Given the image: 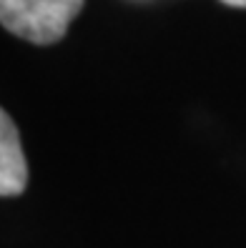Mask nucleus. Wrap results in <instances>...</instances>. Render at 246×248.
Masks as SVG:
<instances>
[{
	"mask_svg": "<svg viewBox=\"0 0 246 248\" xmlns=\"http://www.w3.org/2000/svg\"><path fill=\"white\" fill-rule=\"evenodd\" d=\"M221 3H226L231 8H246V0H221Z\"/></svg>",
	"mask_w": 246,
	"mask_h": 248,
	"instance_id": "obj_3",
	"label": "nucleus"
},
{
	"mask_svg": "<svg viewBox=\"0 0 246 248\" xmlns=\"http://www.w3.org/2000/svg\"><path fill=\"white\" fill-rule=\"evenodd\" d=\"M28 186V163L20 148L18 128L8 115L0 113V193L3 198L20 196Z\"/></svg>",
	"mask_w": 246,
	"mask_h": 248,
	"instance_id": "obj_2",
	"label": "nucleus"
},
{
	"mask_svg": "<svg viewBox=\"0 0 246 248\" xmlns=\"http://www.w3.org/2000/svg\"><path fill=\"white\" fill-rule=\"evenodd\" d=\"M85 0H0V23L5 31L35 46L58 43Z\"/></svg>",
	"mask_w": 246,
	"mask_h": 248,
	"instance_id": "obj_1",
	"label": "nucleus"
}]
</instances>
